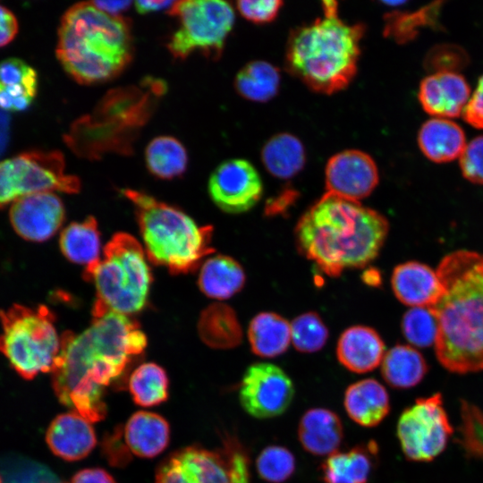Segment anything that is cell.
I'll return each instance as SVG.
<instances>
[{
    "mask_svg": "<svg viewBox=\"0 0 483 483\" xmlns=\"http://www.w3.org/2000/svg\"><path fill=\"white\" fill-rule=\"evenodd\" d=\"M165 92L166 83L153 77L110 89L89 114L72 123L64 140L75 155L89 160L111 153L130 156Z\"/></svg>",
    "mask_w": 483,
    "mask_h": 483,
    "instance_id": "8992f818",
    "label": "cell"
},
{
    "mask_svg": "<svg viewBox=\"0 0 483 483\" xmlns=\"http://www.w3.org/2000/svg\"><path fill=\"white\" fill-rule=\"evenodd\" d=\"M0 483H3V479H2V477L0 476Z\"/></svg>",
    "mask_w": 483,
    "mask_h": 483,
    "instance_id": "db71d44e",
    "label": "cell"
},
{
    "mask_svg": "<svg viewBox=\"0 0 483 483\" xmlns=\"http://www.w3.org/2000/svg\"><path fill=\"white\" fill-rule=\"evenodd\" d=\"M325 181L327 193L359 201L377 187L379 174L369 154L358 149H347L328 159Z\"/></svg>",
    "mask_w": 483,
    "mask_h": 483,
    "instance_id": "2e32d148",
    "label": "cell"
},
{
    "mask_svg": "<svg viewBox=\"0 0 483 483\" xmlns=\"http://www.w3.org/2000/svg\"><path fill=\"white\" fill-rule=\"evenodd\" d=\"M391 284L396 298L413 308H432L443 294L436 271L418 261H408L396 266Z\"/></svg>",
    "mask_w": 483,
    "mask_h": 483,
    "instance_id": "ffe728a7",
    "label": "cell"
},
{
    "mask_svg": "<svg viewBox=\"0 0 483 483\" xmlns=\"http://www.w3.org/2000/svg\"><path fill=\"white\" fill-rule=\"evenodd\" d=\"M46 440L54 454L66 461L85 458L97 445L91 422L75 411L56 416L47 428Z\"/></svg>",
    "mask_w": 483,
    "mask_h": 483,
    "instance_id": "d6986e66",
    "label": "cell"
},
{
    "mask_svg": "<svg viewBox=\"0 0 483 483\" xmlns=\"http://www.w3.org/2000/svg\"><path fill=\"white\" fill-rule=\"evenodd\" d=\"M283 4L280 0H242L236 7L246 20L262 24L274 21Z\"/></svg>",
    "mask_w": 483,
    "mask_h": 483,
    "instance_id": "f6af8a7d",
    "label": "cell"
},
{
    "mask_svg": "<svg viewBox=\"0 0 483 483\" xmlns=\"http://www.w3.org/2000/svg\"><path fill=\"white\" fill-rule=\"evenodd\" d=\"M38 87V73L25 61L15 57L0 61V110L27 109L35 99Z\"/></svg>",
    "mask_w": 483,
    "mask_h": 483,
    "instance_id": "603a6c76",
    "label": "cell"
},
{
    "mask_svg": "<svg viewBox=\"0 0 483 483\" xmlns=\"http://www.w3.org/2000/svg\"><path fill=\"white\" fill-rule=\"evenodd\" d=\"M298 438L305 451L313 455H331L343 439L341 419L331 410L312 408L301 418Z\"/></svg>",
    "mask_w": 483,
    "mask_h": 483,
    "instance_id": "7402d4cb",
    "label": "cell"
},
{
    "mask_svg": "<svg viewBox=\"0 0 483 483\" xmlns=\"http://www.w3.org/2000/svg\"><path fill=\"white\" fill-rule=\"evenodd\" d=\"M418 97L428 114L454 118L462 114L470 98V88L459 72H435L420 81Z\"/></svg>",
    "mask_w": 483,
    "mask_h": 483,
    "instance_id": "ac0fdd59",
    "label": "cell"
},
{
    "mask_svg": "<svg viewBox=\"0 0 483 483\" xmlns=\"http://www.w3.org/2000/svg\"><path fill=\"white\" fill-rule=\"evenodd\" d=\"M174 1H136L134 3L137 12L147 14L163 9H170Z\"/></svg>",
    "mask_w": 483,
    "mask_h": 483,
    "instance_id": "816d5d0a",
    "label": "cell"
},
{
    "mask_svg": "<svg viewBox=\"0 0 483 483\" xmlns=\"http://www.w3.org/2000/svg\"><path fill=\"white\" fill-rule=\"evenodd\" d=\"M377 453L374 442L335 452L321 465L323 483H368Z\"/></svg>",
    "mask_w": 483,
    "mask_h": 483,
    "instance_id": "4316f807",
    "label": "cell"
},
{
    "mask_svg": "<svg viewBox=\"0 0 483 483\" xmlns=\"http://www.w3.org/2000/svg\"><path fill=\"white\" fill-rule=\"evenodd\" d=\"M55 54L80 84L106 82L122 73L133 56L131 21L78 3L63 14Z\"/></svg>",
    "mask_w": 483,
    "mask_h": 483,
    "instance_id": "277c9868",
    "label": "cell"
},
{
    "mask_svg": "<svg viewBox=\"0 0 483 483\" xmlns=\"http://www.w3.org/2000/svg\"><path fill=\"white\" fill-rule=\"evenodd\" d=\"M436 274L443 287L429 308L437 321L436 355L447 370L483 369V255L457 250L445 256Z\"/></svg>",
    "mask_w": 483,
    "mask_h": 483,
    "instance_id": "3957f363",
    "label": "cell"
},
{
    "mask_svg": "<svg viewBox=\"0 0 483 483\" xmlns=\"http://www.w3.org/2000/svg\"><path fill=\"white\" fill-rule=\"evenodd\" d=\"M0 352L21 377L32 379L52 370L61 337L47 307L13 304L0 310Z\"/></svg>",
    "mask_w": 483,
    "mask_h": 483,
    "instance_id": "9c48e42d",
    "label": "cell"
},
{
    "mask_svg": "<svg viewBox=\"0 0 483 483\" xmlns=\"http://www.w3.org/2000/svg\"><path fill=\"white\" fill-rule=\"evenodd\" d=\"M9 138V118L0 110V154L4 151Z\"/></svg>",
    "mask_w": 483,
    "mask_h": 483,
    "instance_id": "f5cc1de1",
    "label": "cell"
},
{
    "mask_svg": "<svg viewBox=\"0 0 483 483\" xmlns=\"http://www.w3.org/2000/svg\"><path fill=\"white\" fill-rule=\"evenodd\" d=\"M59 245L62 253L70 261L90 265L99 259L100 238L97 224L93 216L82 222H74L61 233Z\"/></svg>",
    "mask_w": 483,
    "mask_h": 483,
    "instance_id": "836d02e7",
    "label": "cell"
},
{
    "mask_svg": "<svg viewBox=\"0 0 483 483\" xmlns=\"http://www.w3.org/2000/svg\"><path fill=\"white\" fill-rule=\"evenodd\" d=\"M294 394L290 377L280 367L268 362L251 364L243 375L239 392L242 408L257 419L284 414Z\"/></svg>",
    "mask_w": 483,
    "mask_h": 483,
    "instance_id": "4fadbf2b",
    "label": "cell"
},
{
    "mask_svg": "<svg viewBox=\"0 0 483 483\" xmlns=\"http://www.w3.org/2000/svg\"><path fill=\"white\" fill-rule=\"evenodd\" d=\"M123 436L128 449L134 455L153 458L166 448L170 438V428L162 416L140 411L127 420Z\"/></svg>",
    "mask_w": 483,
    "mask_h": 483,
    "instance_id": "d4e9b609",
    "label": "cell"
},
{
    "mask_svg": "<svg viewBox=\"0 0 483 483\" xmlns=\"http://www.w3.org/2000/svg\"><path fill=\"white\" fill-rule=\"evenodd\" d=\"M91 3L97 9L112 16H120L132 4L131 1H93Z\"/></svg>",
    "mask_w": 483,
    "mask_h": 483,
    "instance_id": "f907efd6",
    "label": "cell"
},
{
    "mask_svg": "<svg viewBox=\"0 0 483 483\" xmlns=\"http://www.w3.org/2000/svg\"><path fill=\"white\" fill-rule=\"evenodd\" d=\"M146 346L138 323L115 312L93 317L80 334L64 332L51 370L56 396L90 422L104 419L106 388Z\"/></svg>",
    "mask_w": 483,
    "mask_h": 483,
    "instance_id": "6da1fadb",
    "label": "cell"
},
{
    "mask_svg": "<svg viewBox=\"0 0 483 483\" xmlns=\"http://www.w3.org/2000/svg\"><path fill=\"white\" fill-rule=\"evenodd\" d=\"M78 177L65 173L58 150H30L0 161V209L24 196L60 191L77 193Z\"/></svg>",
    "mask_w": 483,
    "mask_h": 483,
    "instance_id": "8fae6325",
    "label": "cell"
},
{
    "mask_svg": "<svg viewBox=\"0 0 483 483\" xmlns=\"http://www.w3.org/2000/svg\"><path fill=\"white\" fill-rule=\"evenodd\" d=\"M128 387L136 404L152 407L167 400L169 380L163 368L148 362L134 369L129 378Z\"/></svg>",
    "mask_w": 483,
    "mask_h": 483,
    "instance_id": "d590c367",
    "label": "cell"
},
{
    "mask_svg": "<svg viewBox=\"0 0 483 483\" xmlns=\"http://www.w3.org/2000/svg\"><path fill=\"white\" fill-rule=\"evenodd\" d=\"M208 193L224 212L244 213L259 201L263 193L262 180L250 162L232 158L213 171L208 180Z\"/></svg>",
    "mask_w": 483,
    "mask_h": 483,
    "instance_id": "5bb4252c",
    "label": "cell"
},
{
    "mask_svg": "<svg viewBox=\"0 0 483 483\" xmlns=\"http://www.w3.org/2000/svg\"><path fill=\"white\" fill-rule=\"evenodd\" d=\"M343 406L352 420L360 426L372 428L388 415L390 398L382 384L373 378H366L346 388Z\"/></svg>",
    "mask_w": 483,
    "mask_h": 483,
    "instance_id": "cb8c5ba5",
    "label": "cell"
},
{
    "mask_svg": "<svg viewBox=\"0 0 483 483\" xmlns=\"http://www.w3.org/2000/svg\"><path fill=\"white\" fill-rule=\"evenodd\" d=\"M339 362L349 371L358 374L375 369L385 356V343L373 328L353 326L340 336L336 346Z\"/></svg>",
    "mask_w": 483,
    "mask_h": 483,
    "instance_id": "44dd1931",
    "label": "cell"
},
{
    "mask_svg": "<svg viewBox=\"0 0 483 483\" xmlns=\"http://www.w3.org/2000/svg\"><path fill=\"white\" fill-rule=\"evenodd\" d=\"M459 159L463 177L470 182L483 184V135L466 144Z\"/></svg>",
    "mask_w": 483,
    "mask_h": 483,
    "instance_id": "ee69618b",
    "label": "cell"
},
{
    "mask_svg": "<svg viewBox=\"0 0 483 483\" xmlns=\"http://www.w3.org/2000/svg\"><path fill=\"white\" fill-rule=\"evenodd\" d=\"M278 69L266 61H252L244 65L234 80L236 91L245 99L267 102L272 99L280 87Z\"/></svg>",
    "mask_w": 483,
    "mask_h": 483,
    "instance_id": "e575fe53",
    "label": "cell"
},
{
    "mask_svg": "<svg viewBox=\"0 0 483 483\" xmlns=\"http://www.w3.org/2000/svg\"><path fill=\"white\" fill-rule=\"evenodd\" d=\"M134 205L149 260L173 274L194 271L212 253V227L199 226L184 212L142 191L124 189Z\"/></svg>",
    "mask_w": 483,
    "mask_h": 483,
    "instance_id": "52a82bcc",
    "label": "cell"
},
{
    "mask_svg": "<svg viewBox=\"0 0 483 483\" xmlns=\"http://www.w3.org/2000/svg\"><path fill=\"white\" fill-rule=\"evenodd\" d=\"M428 369L424 357L415 348L397 344L385 353L381 374L390 386L407 389L417 386L424 378Z\"/></svg>",
    "mask_w": 483,
    "mask_h": 483,
    "instance_id": "4dcf8cb0",
    "label": "cell"
},
{
    "mask_svg": "<svg viewBox=\"0 0 483 483\" xmlns=\"http://www.w3.org/2000/svg\"><path fill=\"white\" fill-rule=\"evenodd\" d=\"M469 63L468 54L461 47L443 44L434 47L426 55L425 67L435 72H458Z\"/></svg>",
    "mask_w": 483,
    "mask_h": 483,
    "instance_id": "b9f144b4",
    "label": "cell"
},
{
    "mask_svg": "<svg viewBox=\"0 0 483 483\" xmlns=\"http://www.w3.org/2000/svg\"><path fill=\"white\" fill-rule=\"evenodd\" d=\"M402 329L410 343L417 347H428L436 341V318L429 308H411L403 315Z\"/></svg>",
    "mask_w": 483,
    "mask_h": 483,
    "instance_id": "60d3db41",
    "label": "cell"
},
{
    "mask_svg": "<svg viewBox=\"0 0 483 483\" xmlns=\"http://www.w3.org/2000/svg\"><path fill=\"white\" fill-rule=\"evenodd\" d=\"M64 206L54 192H39L15 200L10 208L12 227L22 239L42 242L51 238L62 225Z\"/></svg>",
    "mask_w": 483,
    "mask_h": 483,
    "instance_id": "e0dca14e",
    "label": "cell"
},
{
    "mask_svg": "<svg viewBox=\"0 0 483 483\" xmlns=\"http://www.w3.org/2000/svg\"><path fill=\"white\" fill-rule=\"evenodd\" d=\"M245 273L233 258L217 255L208 258L202 265L198 284L207 296L225 300L240 292L245 284Z\"/></svg>",
    "mask_w": 483,
    "mask_h": 483,
    "instance_id": "83f0119b",
    "label": "cell"
},
{
    "mask_svg": "<svg viewBox=\"0 0 483 483\" xmlns=\"http://www.w3.org/2000/svg\"><path fill=\"white\" fill-rule=\"evenodd\" d=\"M231 483H250V462L243 449L231 444L229 448Z\"/></svg>",
    "mask_w": 483,
    "mask_h": 483,
    "instance_id": "bcb514c9",
    "label": "cell"
},
{
    "mask_svg": "<svg viewBox=\"0 0 483 483\" xmlns=\"http://www.w3.org/2000/svg\"><path fill=\"white\" fill-rule=\"evenodd\" d=\"M443 2H435L412 13L394 12L388 15L385 26V36L398 43L411 41L422 27L441 29L440 9Z\"/></svg>",
    "mask_w": 483,
    "mask_h": 483,
    "instance_id": "8d00e7d4",
    "label": "cell"
},
{
    "mask_svg": "<svg viewBox=\"0 0 483 483\" xmlns=\"http://www.w3.org/2000/svg\"><path fill=\"white\" fill-rule=\"evenodd\" d=\"M5 474L3 483H63L47 467L27 460L13 464Z\"/></svg>",
    "mask_w": 483,
    "mask_h": 483,
    "instance_id": "7bdbcfd3",
    "label": "cell"
},
{
    "mask_svg": "<svg viewBox=\"0 0 483 483\" xmlns=\"http://www.w3.org/2000/svg\"><path fill=\"white\" fill-rule=\"evenodd\" d=\"M418 144L432 162L447 163L460 157L467 143L459 124L450 119L434 117L421 125Z\"/></svg>",
    "mask_w": 483,
    "mask_h": 483,
    "instance_id": "484cf974",
    "label": "cell"
},
{
    "mask_svg": "<svg viewBox=\"0 0 483 483\" xmlns=\"http://www.w3.org/2000/svg\"><path fill=\"white\" fill-rule=\"evenodd\" d=\"M248 338L251 351L262 358L283 354L291 342V325L274 312H261L250 321Z\"/></svg>",
    "mask_w": 483,
    "mask_h": 483,
    "instance_id": "f1b7e54d",
    "label": "cell"
},
{
    "mask_svg": "<svg viewBox=\"0 0 483 483\" xmlns=\"http://www.w3.org/2000/svg\"><path fill=\"white\" fill-rule=\"evenodd\" d=\"M337 3L323 2V17L292 30L285 49L289 72L310 89L333 94L354 78L365 27L337 14Z\"/></svg>",
    "mask_w": 483,
    "mask_h": 483,
    "instance_id": "5b68a950",
    "label": "cell"
},
{
    "mask_svg": "<svg viewBox=\"0 0 483 483\" xmlns=\"http://www.w3.org/2000/svg\"><path fill=\"white\" fill-rule=\"evenodd\" d=\"M18 21L13 13L0 4V47L9 44L18 32Z\"/></svg>",
    "mask_w": 483,
    "mask_h": 483,
    "instance_id": "c3c4849f",
    "label": "cell"
},
{
    "mask_svg": "<svg viewBox=\"0 0 483 483\" xmlns=\"http://www.w3.org/2000/svg\"><path fill=\"white\" fill-rule=\"evenodd\" d=\"M466 123L476 129H483V75L479 78L476 90L470 97L463 112Z\"/></svg>",
    "mask_w": 483,
    "mask_h": 483,
    "instance_id": "7dc6e473",
    "label": "cell"
},
{
    "mask_svg": "<svg viewBox=\"0 0 483 483\" xmlns=\"http://www.w3.org/2000/svg\"><path fill=\"white\" fill-rule=\"evenodd\" d=\"M388 230L379 212L326 192L301 216L294 233L303 256L326 275L339 276L344 269L372 262Z\"/></svg>",
    "mask_w": 483,
    "mask_h": 483,
    "instance_id": "7a4b0ae2",
    "label": "cell"
},
{
    "mask_svg": "<svg viewBox=\"0 0 483 483\" xmlns=\"http://www.w3.org/2000/svg\"><path fill=\"white\" fill-rule=\"evenodd\" d=\"M70 483H115V481L106 470L89 468L78 471Z\"/></svg>",
    "mask_w": 483,
    "mask_h": 483,
    "instance_id": "681fc988",
    "label": "cell"
},
{
    "mask_svg": "<svg viewBox=\"0 0 483 483\" xmlns=\"http://www.w3.org/2000/svg\"><path fill=\"white\" fill-rule=\"evenodd\" d=\"M155 483H231L229 458L197 446L182 448L161 462Z\"/></svg>",
    "mask_w": 483,
    "mask_h": 483,
    "instance_id": "9a60e30c",
    "label": "cell"
},
{
    "mask_svg": "<svg viewBox=\"0 0 483 483\" xmlns=\"http://www.w3.org/2000/svg\"><path fill=\"white\" fill-rule=\"evenodd\" d=\"M168 13L178 21L167 42L172 56L184 60L199 52L211 59L220 57L233 30L235 13L232 4L221 0L175 1Z\"/></svg>",
    "mask_w": 483,
    "mask_h": 483,
    "instance_id": "30bf717a",
    "label": "cell"
},
{
    "mask_svg": "<svg viewBox=\"0 0 483 483\" xmlns=\"http://www.w3.org/2000/svg\"><path fill=\"white\" fill-rule=\"evenodd\" d=\"M148 170L155 177L171 180L182 176L188 165L186 148L172 136L154 138L145 150Z\"/></svg>",
    "mask_w": 483,
    "mask_h": 483,
    "instance_id": "d6a6232c",
    "label": "cell"
},
{
    "mask_svg": "<svg viewBox=\"0 0 483 483\" xmlns=\"http://www.w3.org/2000/svg\"><path fill=\"white\" fill-rule=\"evenodd\" d=\"M256 470L262 479L270 483H283L294 473L295 458L284 446L268 445L258 455Z\"/></svg>",
    "mask_w": 483,
    "mask_h": 483,
    "instance_id": "f35d334b",
    "label": "cell"
},
{
    "mask_svg": "<svg viewBox=\"0 0 483 483\" xmlns=\"http://www.w3.org/2000/svg\"><path fill=\"white\" fill-rule=\"evenodd\" d=\"M261 161L267 171L278 179H290L304 167L305 148L302 142L290 133L271 137L263 146Z\"/></svg>",
    "mask_w": 483,
    "mask_h": 483,
    "instance_id": "f546056e",
    "label": "cell"
},
{
    "mask_svg": "<svg viewBox=\"0 0 483 483\" xmlns=\"http://www.w3.org/2000/svg\"><path fill=\"white\" fill-rule=\"evenodd\" d=\"M458 442L467 456L483 461V411L464 400L461 402Z\"/></svg>",
    "mask_w": 483,
    "mask_h": 483,
    "instance_id": "ab89813d",
    "label": "cell"
},
{
    "mask_svg": "<svg viewBox=\"0 0 483 483\" xmlns=\"http://www.w3.org/2000/svg\"><path fill=\"white\" fill-rule=\"evenodd\" d=\"M83 277L95 284L93 317L134 314L147 302L150 270L141 245L128 233H115L105 246L103 258L87 266Z\"/></svg>",
    "mask_w": 483,
    "mask_h": 483,
    "instance_id": "ba28073f",
    "label": "cell"
},
{
    "mask_svg": "<svg viewBox=\"0 0 483 483\" xmlns=\"http://www.w3.org/2000/svg\"><path fill=\"white\" fill-rule=\"evenodd\" d=\"M199 332L203 341L214 348H233L242 339V326L235 312L223 303H215L203 312Z\"/></svg>",
    "mask_w": 483,
    "mask_h": 483,
    "instance_id": "1f68e13d",
    "label": "cell"
},
{
    "mask_svg": "<svg viewBox=\"0 0 483 483\" xmlns=\"http://www.w3.org/2000/svg\"><path fill=\"white\" fill-rule=\"evenodd\" d=\"M291 325V341L301 352H315L322 349L328 338V330L315 312L296 317Z\"/></svg>",
    "mask_w": 483,
    "mask_h": 483,
    "instance_id": "74e56055",
    "label": "cell"
},
{
    "mask_svg": "<svg viewBox=\"0 0 483 483\" xmlns=\"http://www.w3.org/2000/svg\"><path fill=\"white\" fill-rule=\"evenodd\" d=\"M452 434L440 393L417 399L402 412L397 423L401 448L413 462L434 460L445 449Z\"/></svg>",
    "mask_w": 483,
    "mask_h": 483,
    "instance_id": "7c38bea8",
    "label": "cell"
}]
</instances>
